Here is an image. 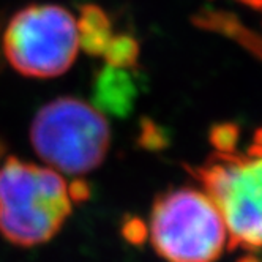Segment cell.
Segmentation results:
<instances>
[{
    "label": "cell",
    "mask_w": 262,
    "mask_h": 262,
    "mask_svg": "<svg viewBox=\"0 0 262 262\" xmlns=\"http://www.w3.org/2000/svg\"><path fill=\"white\" fill-rule=\"evenodd\" d=\"M247 155H248L250 158H262V147L257 145V144L251 145V147L248 148Z\"/></svg>",
    "instance_id": "obj_13"
},
{
    "label": "cell",
    "mask_w": 262,
    "mask_h": 262,
    "mask_svg": "<svg viewBox=\"0 0 262 262\" xmlns=\"http://www.w3.org/2000/svg\"><path fill=\"white\" fill-rule=\"evenodd\" d=\"M254 142L262 147V128H259L256 133H254Z\"/></svg>",
    "instance_id": "obj_15"
},
{
    "label": "cell",
    "mask_w": 262,
    "mask_h": 262,
    "mask_svg": "<svg viewBox=\"0 0 262 262\" xmlns=\"http://www.w3.org/2000/svg\"><path fill=\"white\" fill-rule=\"evenodd\" d=\"M95 107L112 116L126 117L133 111L138 89L128 70L106 65L95 81Z\"/></svg>",
    "instance_id": "obj_6"
},
{
    "label": "cell",
    "mask_w": 262,
    "mask_h": 262,
    "mask_svg": "<svg viewBox=\"0 0 262 262\" xmlns=\"http://www.w3.org/2000/svg\"><path fill=\"white\" fill-rule=\"evenodd\" d=\"M193 174L231 231L229 250L262 248V158L218 152Z\"/></svg>",
    "instance_id": "obj_5"
},
{
    "label": "cell",
    "mask_w": 262,
    "mask_h": 262,
    "mask_svg": "<svg viewBox=\"0 0 262 262\" xmlns=\"http://www.w3.org/2000/svg\"><path fill=\"white\" fill-rule=\"evenodd\" d=\"M29 139L46 166L62 176L81 179L104 161L111 126L93 104L74 97H59L35 114Z\"/></svg>",
    "instance_id": "obj_2"
},
{
    "label": "cell",
    "mask_w": 262,
    "mask_h": 262,
    "mask_svg": "<svg viewBox=\"0 0 262 262\" xmlns=\"http://www.w3.org/2000/svg\"><path fill=\"white\" fill-rule=\"evenodd\" d=\"M79 48L90 55H103L112 38V26L106 11L97 5H84L76 19Z\"/></svg>",
    "instance_id": "obj_7"
},
{
    "label": "cell",
    "mask_w": 262,
    "mask_h": 262,
    "mask_svg": "<svg viewBox=\"0 0 262 262\" xmlns=\"http://www.w3.org/2000/svg\"><path fill=\"white\" fill-rule=\"evenodd\" d=\"M122 234H123L125 240L129 242L131 245H142L148 235V229L142 220L133 216L125 221L123 228H122Z\"/></svg>",
    "instance_id": "obj_12"
},
{
    "label": "cell",
    "mask_w": 262,
    "mask_h": 262,
    "mask_svg": "<svg viewBox=\"0 0 262 262\" xmlns=\"http://www.w3.org/2000/svg\"><path fill=\"white\" fill-rule=\"evenodd\" d=\"M238 136L240 128L232 122L215 123L209 131V141L220 154H234Z\"/></svg>",
    "instance_id": "obj_10"
},
{
    "label": "cell",
    "mask_w": 262,
    "mask_h": 262,
    "mask_svg": "<svg viewBox=\"0 0 262 262\" xmlns=\"http://www.w3.org/2000/svg\"><path fill=\"white\" fill-rule=\"evenodd\" d=\"M148 231L155 251L167 262H213L226 243V224L216 205L193 188L160 194Z\"/></svg>",
    "instance_id": "obj_4"
},
{
    "label": "cell",
    "mask_w": 262,
    "mask_h": 262,
    "mask_svg": "<svg viewBox=\"0 0 262 262\" xmlns=\"http://www.w3.org/2000/svg\"><path fill=\"white\" fill-rule=\"evenodd\" d=\"M237 2L247 5V7H251V8H259L262 10V0H237Z\"/></svg>",
    "instance_id": "obj_14"
},
{
    "label": "cell",
    "mask_w": 262,
    "mask_h": 262,
    "mask_svg": "<svg viewBox=\"0 0 262 262\" xmlns=\"http://www.w3.org/2000/svg\"><path fill=\"white\" fill-rule=\"evenodd\" d=\"M101 57L106 60V65L109 67L123 70L135 68L139 57V45L129 35H112V38L106 46Z\"/></svg>",
    "instance_id": "obj_9"
},
{
    "label": "cell",
    "mask_w": 262,
    "mask_h": 262,
    "mask_svg": "<svg viewBox=\"0 0 262 262\" xmlns=\"http://www.w3.org/2000/svg\"><path fill=\"white\" fill-rule=\"evenodd\" d=\"M76 204L71 183L46 164L17 157L0 161V235L19 248L57 235Z\"/></svg>",
    "instance_id": "obj_1"
},
{
    "label": "cell",
    "mask_w": 262,
    "mask_h": 262,
    "mask_svg": "<svg viewBox=\"0 0 262 262\" xmlns=\"http://www.w3.org/2000/svg\"><path fill=\"white\" fill-rule=\"evenodd\" d=\"M76 19L60 5H29L7 24L2 51L23 76L51 79L67 73L79 52Z\"/></svg>",
    "instance_id": "obj_3"
},
{
    "label": "cell",
    "mask_w": 262,
    "mask_h": 262,
    "mask_svg": "<svg viewBox=\"0 0 262 262\" xmlns=\"http://www.w3.org/2000/svg\"><path fill=\"white\" fill-rule=\"evenodd\" d=\"M198 26L204 29H210V30H218L221 33H226L235 41H238L242 46H245L250 52L262 60V38H259L257 35L253 32L247 30L245 27H242L237 19L231 17L229 14H221V13H204L201 17H196L194 21Z\"/></svg>",
    "instance_id": "obj_8"
},
{
    "label": "cell",
    "mask_w": 262,
    "mask_h": 262,
    "mask_svg": "<svg viewBox=\"0 0 262 262\" xmlns=\"http://www.w3.org/2000/svg\"><path fill=\"white\" fill-rule=\"evenodd\" d=\"M141 128L142 131H141L139 144L144 148H148V150H161V148L167 147V144H169V138H167L166 129L158 126L155 122L144 119Z\"/></svg>",
    "instance_id": "obj_11"
},
{
    "label": "cell",
    "mask_w": 262,
    "mask_h": 262,
    "mask_svg": "<svg viewBox=\"0 0 262 262\" xmlns=\"http://www.w3.org/2000/svg\"><path fill=\"white\" fill-rule=\"evenodd\" d=\"M238 262H259V260L256 257H253V256H245V257L238 259Z\"/></svg>",
    "instance_id": "obj_16"
}]
</instances>
